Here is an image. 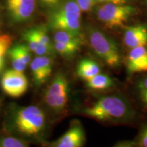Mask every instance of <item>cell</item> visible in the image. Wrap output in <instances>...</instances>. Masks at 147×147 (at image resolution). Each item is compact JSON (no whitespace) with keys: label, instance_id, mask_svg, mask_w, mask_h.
<instances>
[{"label":"cell","instance_id":"obj_16","mask_svg":"<svg viewBox=\"0 0 147 147\" xmlns=\"http://www.w3.org/2000/svg\"><path fill=\"white\" fill-rule=\"evenodd\" d=\"M114 86L113 78L105 74L100 73L87 82V87L90 89L103 91Z\"/></svg>","mask_w":147,"mask_h":147},{"label":"cell","instance_id":"obj_24","mask_svg":"<svg viewBox=\"0 0 147 147\" xmlns=\"http://www.w3.org/2000/svg\"><path fill=\"white\" fill-rule=\"evenodd\" d=\"M96 2L100 3H117V4H125L127 2L129 1L130 0H95Z\"/></svg>","mask_w":147,"mask_h":147},{"label":"cell","instance_id":"obj_15","mask_svg":"<svg viewBox=\"0 0 147 147\" xmlns=\"http://www.w3.org/2000/svg\"><path fill=\"white\" fill-rule=\"evenodd\" d=\"M54 42H61L68 46L77 53L80 49L82 44V36L62 30H56L53 35Z\"/></svg>","mask_w":147,"mask_h":147},{"label":"cell","instance_id":"obj_10","mask_svg":"<svg viewBox=\"0 0 147 147\" xmlns=\"http://www.w3.org/2000/svg\"><path fill=\"white\" fill-rule=\"evenodd\" d=\"M85 136L81 124L78 121L73 123L68 130L62 136L53 142L54 147H81L83 146Z\"/></svg>","mask_w":147,"mask_h":147},{"label":"cell","instance_id":"obj_1","mask_svg":"<svg viewBox=\"0 0 147 147\" xmlns=\"http://www.w3.org/2000/svg\"><path fill=\"white\" fill-rule=\"evenodd\" d=\"M46 126L45 113L37 106H14L10 108L5 121V129L19 137L38 139Z\"/></svg>","mask_w":147,"mask_h":147},{"label":"cell","instance_id":"obj_14","mask_svg":"<svg viewBox=\"0 0 147 147\" xmlns=\"http://www.w3.org/2000/svg\"><path fill=\"white\" fill-rule=\"evenodd\" d=\"M101 73V67L96 61L90 59H83L80 61L76 67V74L84 80L89 79Z\"/></svg>","mask_w":147,"mask_h":147},{"label":"cell","instance_id":"obj_17","mask_svg":"<svg viewBox=\"0 0 147 147\" xmlns=\"http://www.w3.org/2000/svg\"><path fill=\"white\" fill-rule=\"evenodd\" d=\"M12 44V38L8 34L0 35V72L5 63V56Z\"/></svg>","mask_w":147,"mask_h":147},{"label":"cell","instance_id":"obj_7","mask_svg":"<svg viewBox=\"0 0 147 147\" xmlns=\"http://www.w3.org/2000/svg\"><path fill=\"white\" fill-rule=\"evenodd\" d=\"M5 14L11 25L32 21L36 10V0H5Z\"/></svg>","mask_w":147,"mask_h":147},{"label":"cell","instance_id":"obj_19","mask_svg":"<svg viewBox=\"0 0 147 147\" xmlns=\"http://www.w3.org/2000/svg\"><path fill=\"white\" fill-rule=\"evenodd\" d=\"M53 47H54L55 52L58 53L59 54L64 57H71L77 53L73 49L61 42H54Z\"/></svg>","mask_w":147,"mask_h":147},{"label":"cell","instance_id":"obj_3","mask_svg":"<svg viewBox=\"0 0 147 147\" xmlns=\"http://www.w3.org/2000/svg\"><path fill=\"white\" fill-rule=\"evenodd\" d=\"M81 12L76 0H66L51 14L49 26L55 31H66L82 36Z\"/></svg>","mask_w":147,"mask_h":147},{"label":"cell","instance_id":"obj_18","mask_svg":"<svg viewBox=\"0 0 147 147\" xmlns=\"http://www.w3.org/2000/svg\"><path fill=\"white\" fill-rule=\"evenodd\" d=\"M29 142L18 136H0V147H27Z\"/></svg>","mask_w":147,"mask_h":147},{"label":"cell","instance_id":"obj_22","mask_svg":"<svg viewBox=\"0 0 147 147\" xmlns=\"http://www.w3.org/2000/svg\"><path fill=\"white\" fill-rule=\"evenodd\" d=\"M138 145L142 147H147V125L141 132L138 140Z\"/></svg>","mask_w":147,"mask_h":147},{"label":"cell","instance_id":"obj_23","mask_svg":"<svg viewBox=\"0 0 147 147\" xmlns=\"http://www.w3.org/2000/svg\"><path fill=\"white\" fill-rule=\"evenodd\" d=\"M60 0H39L40 3L43 7L46 8H53L59 2Z\"/></svg>","mask_w":147,"mask_h":147},{"label":"cell","instance_id":"obj_9","mask_svg":"<svg viewBox=\"0 0 147 147\" xmlns=\"http://www.w3.org/2000/svg\"><path fill=\"white\" fill-rule=\"evenodd\" d=\"M53 61L51 56H37L30 63V69L33 80L37 86L47 82L53 71Z\"/></svg>","mask_w":147,"mask_h":147},{"label":"cell","instance_id":"obj_6","mask_svg":"<svg viewBox=\"0 0 147 147\" xmlns=\"http://www.w3.org/2000/svg\"><path fill=\"white\" fill-rule=\"evenodd\" d=\"M135 13L136 9L131 5L112 3H104L96 11L99 21L111 28L123 25Z\"/></svg>","mask_w":147,"mask_h":147},{"label":"cell","instance_id":"obj_13","mask_svg":"<svg viewBox=\"0 0 147 147\" xmlns=\"http://www.w3.org/2000/svg\"><path fill=\"white\" fill-rule=\"evenodd\" d=\"M123 43L129 49L147 45V29L143 25L129 27L123 34Z\"/></svg>","mask_w":147,"mask_h":147},{"label":"cell","instance_id":"obj_20","mask_svg":"<svg viewBox=\"0 0 147 147\" xmlns=\"http://www.w3.org/2000/svg\"><path fill=\"white\" fill-rule=\"evenodd\" d=\"M138 91L140 100L147 107V76L143 77L138 83Z\"/></svg>","mask_w":147,"mask_h":147},{"label":"cell","instance_id":"obj_8","mask_svg":"<svg viewBox=\"0 0 147 147\" xmlns=\"http://www.w3.org/2000/svg\"><path fill=\"white\" fill-rule=\"evenodd\" d=\"M1 89L5 94L14 98L21 97L28 89V79L23 72L15 69H8L1 78Z\"/></svg>","mask_w":147,"mask_h":147},{"label":"cell","instance_id":"obj_4","mask_svg":"<svg viewBox=\"0 0 147 147\" xmlns=\"http://www.w3.org/2000/svg\"><path fill=\"white\" fill-rule=\"evenodd\" d=\"M88 38L92 49L104 63L112 68H117L120 65V51L113 39L95 27L88 29Z\"/></svg>","mask_w":147,"mask_h":147},{"label":"cell","instance_id":"obj_21","mask_svg":"<svg viewBox=\"0 0 147 147\" xmlns=\"http://www.w3.org/2000/svg\"><path fill=\"white\" fill-rule=\"evenodd\" d=\"M76 1L82 12L89 11L96 3L95 0H76Z\"/></svg>","mask_w":147,"mask_h":147},{"label":"cell","instance_id":"obj_12","mask_svg":"<svg viewBox=\"0 0 147 147\" xmlns=\"http://www.w3.org/2000/svg\"><path fill=\"white\" fill-rule=\"evenodd\" d=\"M127 69L129 74L147 71V49L144 46L130 49L127 59Z\"/></svg>","mask_w":147,"mask_h":147},{"label":"cell","instance_id":"obj_2","mask_svg":"<svg viewBox=\"0 0 147 147\" xmlns=\"http://www.w3.org/2000/svg\"><path fill=\"white\" fill-rule=\"evenodd\" d=\"M86 115L99 121H127L133 118L134 112L124 97L112 95L102 97L83 110Z\"/></svg>","mask_w":147,"mask_h":147},{"label":"cell","instance_id":"obj_5","mask_svg":"<svg viewBox=\"0 0 147 147\" xmlns=\"http://www.w3.org/2000/svg\"><path fill=\"white\" fill-rule=\"evenodd\" d=\"M69 82L63 73H57L45 93V102L53 112L59 113L68 102Z\"/></svg>","mask_w":147,"mask_h":147},{"label":"cell","instance_id":"obj_25","mask_svg":"<svg viewBox=\"0 0 147 147\" xmlns=\"http://www.w3.org/2000/svg\"><path fill=\"white\" fill-rule=\"evenodd\" d=\"M0 104H1V102H0Z\"/></svg>","mask_w":147,"mask_h":147},{"label":"cell","instance_id":"obj_11","mask_svg":"<svg viewBox=\"0 0 147 147\" xmlns=\"http://www.w3.org/2000/svg\"><path fill=\"white\" fill-rule=\"evenodd\" d=\"M30 49L27 44H16L11 47L8 51L13 69L23 72L32 61Z\"/></svg>","mask_w":147,"mask_h":147}]
</instances>
